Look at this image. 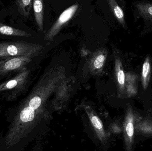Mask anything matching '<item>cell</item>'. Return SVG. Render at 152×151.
Instances as JSON below:
<instances>
[{"label":"cell","mask_w":152,"mask_h":151,"mask_svg":"<svg viewBox=\"0 0 152 151\" xmlns=\"http://www.w3.org/2000/svg\"><path fill=\"white\" fill-rule=\"evenodd\" d=\"M115 60V76L117 86L120 94H123L126 87V76L123 70L122 62L120 57L114 56Z\"/></svg>","instance_id":"obj_9"},{"label":"cell","mask_w":152,"mask_h":151,"mask_svg":"<svg viewBox=\"0 0 152 151\" xmlns=\"http://www.w3.org/2000/svg\"><path fill=\"white\" fill-rule=\"evenodd\" d=\"M78 9V5L75 4L65 10L45 34L44 40L51 41L53 40V38L59 33L64 25L68 22L74 17Z\"/></svg>","instance_id":"obj_5"},{"label":"cell","mask_w":152,"mask_h":151,"mask_svg":"<svg viewBox=\"0 0 152 151\" xmlns=\"http://www.w3.org/2000/svg\"><path fill=\"white\" fill-rule=\"evenodd\" d=\"M110 9L118 22L125 29H127V26L125 20V13L122 8L119 5L116 0H107Z\"/></svg>","instance_id":"obj_12"},{"label":"cell","mask_w":152,"mask_h":151,"mask_svg":"<svg viewBox=\"0 0 152 151\" xmlns=\"http://www.w3.org/2000/svg\"><path fill=\"white\" fill-rule=\"evenodd\" d=\"M136 10L138 15L145 21L152 22V3L145 1L135 3Z\"/></svg>","instance_id":"obj_10"},{"label":"cell","mask_w":152,"mask_h":151,"mask_svg":"<svg viewBox=\"0 0 152 151\" xmlns=\"http://www.w3.org/2000/svg\"><path fill=\"white\" fill-rule=\"evenodd\" d=\"M110 130L113 133H119L120 129L119 127L116 124H113L110 126Z\"/></svg>","instance_id":"obj_16"},{"label":"cell","mask_w":152,"mask_h":151,"mask_svg":"<svg viewBox=\"0 0 152 151\" xmlns=\"http://www.w3.org/2000/svg\"><path fill=\"white\" fill-rule=\"evenodd\" d=\"M33 58L24 56L0 59V80L7 79L27 67Z\"/></svg>","instance_id":"obj_4"},{"label":"cell","mask_w":152,"mask_h":151,"mask_svg":"<svg viewBox=\"0 0 152 151\" xmlns=\"http://www.w3.org/2000/svg\"><path fill=\"white\" fill-rule=\"evenodd\" d=\"M31 73V70L27 66L1 82L0 99L8 102L17 101L27 91Z\"/></svg>","instance_id":"obj_2"},{"label":"cell","mask_w":152,"mask_h":151,"mask_svg":"<svg viewBox=\"0 0 152 151\" xmlns=\"http://www.w3.org/2000/svg\"><path fill=\"white\" fill-rule=\"evenodd\" d=\"M0 35L18 37H31V35L27 32L4 25L0 22Z\"/></svg>","instance_id":"obj_13"},{"label":"cell","mask_w":152,"mask_h":151,"mask_svg":"<svg viewBox=\"0 0 152 151\" xmlns=\"http://www.w3.org/2000/svg\"><path fill=\"white\" fill-rule=\"evenodd\" d=\"M1 110H0V113H1Z\"/></svg>","instance_id":"obj_17"},{"label":"cell","mask_w":152,"mask_h":151,"mask_svg":"<svg viewBox=\"0 0 152 151\" xmlns=\"http://www.w3.org/2000/svg\"><path fill=\"white\" fill-rule=\"evenodd\" d=\"M84 109L97 138L102 144H106L108 140V135L106 133L101 119L91 106L85 105Z\"/></svg>","instance_id":"obj_6"},{"label":"cell","mask_w":152,"mask_h":151,"mask_svg":"<svg viewBox=\"0 0 152 151\" xmlns=\"http://www.w3.org/2000/svg\"><path fill=\"white\" fill-rule=\"evenodd\" d=\"M66 70L55 66L46 70L28 95L5 111V125L0 133V150L22 151L36 136L48 117L49 99L66 79Z\"/></svg>","instance_id":"obj_1"},{"label":"cell","mask_w":152,"mask_h":151,"mask_svg":"<svg viewBox=\"0 0 152 151\" xmlns=\"http://www.w3.org/2000/svg\"><path fill=\"white\" fill-rule=\"evenodd\" d=\"M33 8L35 19L39 30L43 31L44 28V8L43 0H33Z\"/></svg>","instance_id":"obj_11"},{"label":"cell","mask_w":152,"mask_h":151,"mask_svg":"<svg viewBox=\"0 0 152 151\" xmlns=\"http://www.w3.org/2000/svg\"><path fill=\"white\" fill-rule=\"evenodd\" d=\"M43 48L39 44L25 41L3 42L0 43V59L24 56L34 57Z\"/></svg>","instance_id":"obj_3"},{"label":"cell","mask_w":152,"mask_h":151,"mask_svg":"<svg viewBox=\"0 0 152 151\" xmlns=\"http://www.w3.org/2000/svg\"><path fill=\"white\" fill-rule=\"evenodd\" d=\"M124 136L127 150L131 151L133 147L134 140V117L131 105H129L126 110L124 123Z\"/></svg>","instance_id":"obj_8"},{"label":"cell","mask_w":152,"mask_h":151,"mask_svg":"<svg viewBox=\"0 0 152 151\" xmlns=\"http://www.w3.org/2000/svg\"><path fill=\"white\" fill-rule=\"evenodd\" d=\"M151 75V61L149 56H147L143 64L142 73V82L145 90L148 87Z\"/></svg>","instance_id":"obj_14"},{"label":"cell","mask_w":152,"mask_h":151,"mask_svg":"<svg viewBox=\"0 0 152 151\" xmlns=\"http://www.w3.org/2000/svg\"><path fill=\"white\" fill-rule=\"evenodd\" d=\"M16 3L20 14L25 17H28L33 4L32 0H16Z\"/></svg>","instance_id":"obj_15"},{"label":"cell","mask_w":152,"mask_h":151,"mask_svg":"<svg viewBox=\"0 0 152 151\" xmlns=\"http://www.w3.org/2000/svg\"><path fill=\"white\" fill-rule=\"evenodd\" d=\"M108 52L105 49H98L91 55L88 60V67L90 73L99 75L102 72L107 59Z\"/></svg>","instance_id":"obj_7"}]
</instances>
